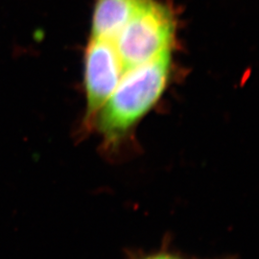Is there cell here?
<instances>
[{
  "label": "cell",
  "mask_w": 259,
  "mask_h": 259,
  "mask_svg": "<svg viewBox=\"0 0 259 259\" xmlns=\"http://www.w3.org/2000/svg\"><path fill=\"white\" fill-rule=\"evenodd\" d=\"M170 67L166 51L124 72L91 126L101 137L107 153L119 152L132 131L157 104L165 91Z\"/></svg>",
  "instance_id": "cell-1"
},
{
  "label": "cell",
  "mask_w": 259,
  "mask_h": 259,
  "mask_svg": "<svg viewBox=\"0 0 259 259\" xmlns=\"http://www.w3.org/2000/svg\"><path fill=\"white\" fill-rule=\"evenodd\" d=\"M175 30L173 12L164 4L147 0L114 40L126 70L170 51Z\"/></svg>",
  "instance_id": "cell-2"
},
{
  "label": "cell",
  "mask_w": 259,
  "mask_h": 259,
  "mask_svg": "<svg viewBox=\"0 0 259 259\" xmlns=\"http://www.w3.org/2000/svg\"><path fill=\"white\" fill-rule=\"evenodd\" d=\"M85 127L91 129L95 116L114 92L126 68L114 41L92 37L84 53Z\"/></svg>",
  "instance_id": "cell-3"
},
{
  "label": "cell",
  "mask_w": 259,
  "mask_h": 259,
  "mask_svg": "<svg viewBox=\"0 0 259 259\" xmlns=\"http://www.w3.org/2000/svg\"><path fill=\"white\" fill-rule=\"evenodd\" d=\"M146 2L147 0H97L93 11L92 37L114 41Z\"/></svg>",
  "instance_id": "cell-4"
},
{
  "label": "cell",
  "mask_w": 259,
  "mask_h": 259,
  "mask_svg": "<svg viewBox=\"0 0 259 259\" xmlns=\"http://www.w3.org/2000/svg\"><path fill=\"white\" fill-rule=\"evenodd\" d=\"M134 259H187L178 255L176 253L169 251L166 250H157V251H153L151 253H146L141 256H139L137 258Z\"/></svg>",
  "instance_id": "cell-5"
}]
</instances>
